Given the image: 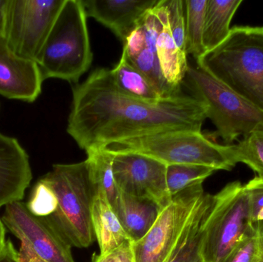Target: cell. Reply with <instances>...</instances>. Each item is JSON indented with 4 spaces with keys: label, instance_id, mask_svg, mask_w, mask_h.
<instances>
[{
    "label": "cell",
    "instance_id": "obj_3",
    "mask_svg": "<svg viewBox=\"0 0 263 262\" xmlns=\"http://www.w3.org/2000/svg\"><path fill=\"white\" fill-rule=\"evenodd\" d=\"M92 57L84 6L81 0H66L35 60L42 77L78 83Z\"/></svg>",
    "mask_w": 263,
    "mask_h": 262
},
{
    "label": "cell",
    "instance_id": "obj_36",
    "mask_svg": "<svg viewBox=\"0 0 263 262\" xmlns=\"http://www.w3.org/2000/svg\"><path fill=\"white\" fill-rule=\"evenodd\" d=\"M196 262H202V260H199V261H196Z\"/></svg>",
    "mask_w": 263,
    "mask_h": 262
},
{
    "label": "cell",
    "instance_id": "obj_21",
    "mask_svg": "<svg viewBox=\"0 0 263 262\" xmlns=\"http://www.w3.org/2000/svg\"><path fill=\"white\" fill-rule=\"evenodd\" d=\"M86 155L89 175L94 188L96 190L99 189L106 194L114 209L118 198L119 189L112 171V154L103 149L89 151Z\"/></svg>",
    "mask_w": 263,
    "mask_h": 262
},
{
    "label": "cell",
    "instance_id": "obj_19",
    "mask_svg": "<svg viewBox=\"0 0 263 262\" xmlns=\"http://www.w3.org/2000/svg\"><path fill=\"white\" fill-rule=\"evenodd\" d=\"M242 3V0H207L203 29L206 52L216 49L228 38L230 23Z\"/></svg>",
    "mask_w": 263,
    "mask_h": 262
},
{
    "label": "cell",
    "instance_id": "obj_25",
    "mask_svg": "<svg viewBox=\"0 0 263 262\" xmlns=\"http://www.w3.org/2000/svg\"><path fill=\"white\" fill-rule=\"evenodd\" d=\"M168 25L173 39L179 50L188 55L185 42V20L184 0H164Z\"/></svg>",
    "mask_w": 263,
    "mask_h": 262
},
{
    "label": "cell",
    "instance_id": "obj_5",
    "mask_svg": "<svg viewBox=\"0 0 263 262\" xmlns=\"http://www.w3.org/2000/svg\"><path fill=\"white\" fill-rule=\"evenodd\" d=\"M110 152H133L166 166L197 165L230 171L236 166L233 145L217 144L202 132L167 131L121 140L105 148Z\"/></svg>",
    "mask_w": 263,
    "mask_h": 262
},
{
    "label": "cell",
    "instance_id": "obj_30",
    "mask_svg": "<svg viewBox=\"0 0 263 262\" xmlns=\"http://www.w3.org/2000/svg\"><path fill=\"white\" fill-rule=\"evenodd\" d=\"M92 262H134L130 243H126L114 251L94 257Z\"/></svg>",
    "mask_w": 263,
    "mask_h": 262
},
{
    "label": "cell",
    "instance_id": "obj_16",
    "mask_svg": "<svg viewBox=\"0 0 263 262\" xmlns=\"http://www.w3.org/2000/svg\"><path fill=\"white\" fill-rule=\"evenodd\" d=\"M162 208L152 200L119 190L115 210L131 243L142 239L157 219Z\"/></svg>",
    "mask_w": 263,
    "mask_h": 262
},
{
    "label": "cell",
    "instance_id": "obj_24",
    "mask_svg": "<svg viewBox=\"0 0 263 262\" xmlns=\"http://www.w3.org/2000/svg\"><path fill=\"white\" fill-rule=\"evenodd\" d=\"M235 159L237 163L247 165L258 178L263 180V131L252 132L239 143L233 145Z\"/></svg>",
    "mask_w": 263,
    "mask_h": 262
},
{
    "label": "cell",
    "instance_id": "obj_35",
    "mask_svg": "<svg viewBox=\"0 0 263 262\" xmlns=\"http://www.w3.org/2000/svg\"><path fill=\"white\" fill-rule=\"evenodd\" d=\"M6 229L2 219H0V253L4 249L6 245Z\"/></svg>",
    "mask_w": 263,
    "mask_h": 262
},
{
    "label": "cell",
    "instance_id": "obj_32",
    "mask_svg": "<svg viewBox=\"0 0 263 262\" xmlns=\"http://www.w3.org/2000/svg\"><path fill=\"white\" fill-rule=\"evenodd\" d=\"M18 254L22 262H46L37 256L26 245L22 243Z\"/></svg>",
    "mask_w": 263,
    "mask_h": 262
},
{
    "label": "cell",
    "instance_id": "obj_27",
    "mask_svg": "<svg viewBox=\"0 0 263 262\" xmlns=\"http://www.w3.org/2000/svg\"><path fill=\"white\" fill-rule=\"evenodd\" d=\"M259 257V234L253 223L250 232L219 262H257Z\"/></svg>",
    "mask_w": 263,
    "mask_h": 262
},
{
    "label": "cell",
    "instance_id": "obj_28",
    "mask_svg": "<svg viewBox=\"0 0 263 262\" xmlns=\"http://www.w3.org/2000/svg\"><path fill=\"white\" fill-rule=\"evenodd\" d=\"M206 212L193 228L186 241L181 246L170 262H196L201 260L200 249L203 236L202 221Z\"/></svg>",
    "mask_w": 263,
    "mask_h": 262
},
{
    "label": "cell",
    "instance_id": "obj_9",
    "mask_svg": "<svg viewBox=\"0 0 263 262\" xmlns=\"http://www.w3.org/2000/svg\"><path fill=\"white\" fill-rule=\"evenodd\" d=\"M66 0H9L3 38L18 56L35 61Z\"/></svg>",
    "mask_w": 263,
    "mask_h": 262
},
{
    "label": "cell",
    "instance_id": "obj_13",
    "mask_svg": "<svg viewBox=\"0 0 263 262\" xmlns=\"http://www.w3.org/2000/svg\"><path fill=\"white\" fill-rule=\"evenodd\" d=\"M32 178L27 152L15 138L0 132V208L22 201Z\"/></svg>",
    "mask_w": 263,
    "mask_h": 262
},
{
    "label": "cell",
    "instance_id": "obj_29",
    "mask_svg": "<svg viewBox=\"0 0 263 262\" xmlns=\"http://www.w3.org/2000/svg\"><path fill=\"white\" fill-rule=\"evenodd\" d=\"M250 198L253 223L263 221V180L255 177L244 185Z\"/></svg>",
    "mask_w": 263,
    "mask_h": 262
},
{
    "label": "cell",
    "instance_id": "obj_14",
    "mask_svg": "<svg viewBox=\"0 0 263 262\" xmlns=\"http://www.w3.org/2000/svg\"><path fill=\"white\" fill-rule=\"evenodd\" d=\"M87 17L110 29L123 43L159 0H81Z\"/></svg>",
    "mask_w": 263,
    "mask_h": 262
},
{
    "label": "cell",
    "instance_id": "obj_17",
    "mask_svg": "<svg viewBox=\"0 0 263 262\" xmlns=\"http://www.w3.org/2000/svg\"><path fill=\"white\" fill-rule=\"evenodd\" d=\"M156 9L162 23V28L156 40V53L161 71L165 81L172 87L182 89L189 67L187 55L179 50L173 39L164 0H159Z\"/></svg>",
    "mask_w": 263,
    "mask_h": 262
},
{
    "label": "cell",
    "instance_id": "obj_2",
    "mask_svg": "<svg viewBox=\"0 0 263 262\" xmlns=\"http://www.w3.org/2000/svg\"><path fill=\"white\" fill-rule=\"evenodd\" d=\"M197 66L263 112V26H236Z\"/></svg>",
    "mask_w": 263,
    "mask_h": 262
},
{
    "label": "cell",
    "instance_id": "obj_26",
    "mask_svg": "<svg viewBox=\"0 0 263 262\" xmlns=\"http://www.w3.org/2000/svg\"><path fill=\"white\" fill-rule=\"evenodd\" d=\"M26 205L32 214L46 218L52 215L55 210L57 197L52 189L40 178L34 186L30 198Z\"/></svg>",
    "mask_w": 263,
    "mask_h": 262
},
{
    "label": "cell",
    "instance_id": "obj_7",
    "mask_svg": "<svg viewBox=\"0 0 263 262\" xmlns=\"http://www.w3.org/2000/svg\"><path fill=\"white\" fill-rule=\"evenodd\" d=\"M182 86L205 103L207 118L216 129L215 135L227 146L240 136L263 131V112L199 66H189Z\"/></svg>",
    "mask_w": 263,
    "mask_h": 262
},
{
    "label": "cell",
    "instance_id": "obj_15",
    "mask_svg": "<svg viewBox=\"0 0 263 262\" xmlns=\"http://www.w3.org/2000/svg\"><path fill=\"white\" fill-rule=\"evenodd\" d=\"M145 37V46L129 62L151 82L162 98H171L182 94V89L172 87L164 78L156 53V40L162 23L156 8L148 9L140 21Z\"/></svg>",
    "mask_w": 263,
    "mask_h": 262
},
{
    "label": "cell",
    "instance_id": "obj_11",
    "mask_svg": "<svg viewBox=\"0 0 263 262\" xmlns=\"http://www.w3.org/2000/svg\"><path fill=\"white\" fill-rule=\"evenodd\" d=\"M109 152L119 190L152 200L162 209L170 203L173 198L167 189L166 165L139 153Z\"/></svg>",
    "mask_w": 263,
    "mask_h": 262
},
{
    "label": "cell",
    "instance_id": "obj_31",
    "mask_svg": "<svg viewBox=\"0 0 263 262\" xmlns=\"http://www.w3.org/2000/svg\"><path fill=\"white\" fill-rule=\"evenodd\" d=\"M0 262H22L18 251L10 240H7L4 249L0 253Z\"/></svg>",
    "mask_w": 263,
    "mask_h": 262
},
{
    "label": "cell",
    "instance_id": "obj_10",
    "mask_svg": "<svg viewBox=\"0 0 263 262\" xmlns=\"http://www.w3.org/2000/svg\"><path fill=\"white\" fill-rule=\"evenodd\" d=\"M2 221L22 244L45 261L76 262L72 246L47 218L32 214L26 203L17 201L7 205Z\"/></svg>",
    "mask_w": 263,
    "mask_h": 262
},
{
    "label": "cell",
    "instance_id": "obj_12",
    "mask_svg": "<svg viewBox=\"0 0 263 262\" xmlns=\"http://www.w3.org/2000/svg\"><path fill=\"white\" fill-rule=\"evenodd\" d=\"M43 82L36 63L15 55L0 36V95L33 103L41 94Z\"/></svg>",
    "mask_w": 263,
    "mask_h": 262
},
{
    "label": "cell",
    "instance_id": "obj_34",
    "mask_svg": "<svg viewBox=\"0 0 263 262\" xmlns=\"http://www.w3.org/2000/svg\"><path fill=\"white\" fill-rule=\"evenodd\" d=\"M259 238V257L257 262H263V221L255 223Z\"/></svg>",
    "mask_w": 263,
    "mask_h": 262
},
{
    "label": "cell",
    "instance_id": "obj_8",
    "mask_svg": "<svg viewBox=\"0 0 263 262\" xmlns=\"http://www.w3.org/2000/svg\"><path fill=\"white\" fill-rule=\"evenodd\" d=\"M253 227L250 198L240 182L229 183L213 195L202 221L200 258L219 262Z\"/></svg>",
    "mask_w": 263,
    "mask_h": 262
},
{
    "label": "cell",
    "instance_id": "obj_22",
    "mask_svg": "<svg viewBox=\"0 0 263 262\" xmlns=\"http://www.w3.org/2000/svg\"><path fill=\"white\" fill-rule=\"evenodd\" d=\"M207 0H184L187 54L199 60L205 55L204 20Z\"/></svg>",
    "mask_w": 263,
    "mask_h": 262
},
{
    "label": "cell",
    "instance_id": "obj_18",
    "mask_svg": "<svg viewBox=\"0 0 263 262\" xmlns=\"http://www.w3.org/2000/svg\"><path fill=\"white\" fill-rule=\"evenodd\" d=\"M91 219L94 235L104 255L130 243L118 216L103 191L96 190L91 206Z\"/></svg>",
    "mask_w": 263,
    "mask_h": 262
},
{
    "label": "cell",
    "instance_id": "obj_4",
    "mask_svg": "<svg viewBox=\"0 0 263 262\" xmlns=\"http://www.w3.org/2000/svg\"><path fill=\"white\" fill-rule=\"evenodd\" d=\"M41 179L52 189L57 200L55 210L46 218L72 247H89L95 238L91 206L96 189L86 159L54 165Z\"/></svg>",
    "mask_w": 263,
    "mask_h": 262
},
{
    "label": "cell",
    "instance_id": "obj_23",
    "mask_svg": "<svg viewBox=\"0 0 263 262\" xmlns=\"http://www.w3.org/2000/svg\"><path fill=\"white\" fill-rule=\"evenodd\" d=\"M216 170L197 165H170L166 168V186L170 196L190 188L202 186Z\"/></svg>",
    "mask_w": 263,
    "mask_h": 262
},
{
    "label": "cell",
    "instance_id": "obj_6",
    "mask_svg": "<svg viewBox=\"0 0 263 262\" xmlns=\"http://www.w3.org/2000/svg\"><path fill=\"white\" fill-rule=\"evenodd\" d=\"M212 198L202 185L173 197L146 235L130 243L134 262H170L205 215Z\"/></svg>",
    "mask_w": 263,
    "mask_h": 262
},
{
    "label": "cell",
    "instance_id": "obj_20",
    "mask_svg": "<svg viewBox=\"0 0 263 262\" xmlns=\"http://www.w3.org/2000/svg\"><path fill=\"white\" fill-rule=\"evenodd\" d=\"M110 72L116 86L123 93L152 103L163 99L151 82L132 64L123 52L118 64Z\"/></svg>",
    "mask_w": 263,
    "mask_h": 262
},
{
    "label": "cell",
    "instance_id": "obj_33",
    "mask_svg": "<svg viewBox=\"0 0 263 262\" xmlns=\"http://www.w3.org/2000/svg\"><path fill=\"white\" fill-rule=\"evenodd\" d=\"M9 0H0V36L3 37L6 23V9Z\"/></svg>",
    "mask_w": 263,
    "mask_h": 262
},
{
    "label": "cell",
    "instance_id": "obj_1",
    "mask_svg": "<svg viewBox=\"0 0 263 262\" xmlns=\"http://www.w3.org/2000/svg\"><path fill=\"white\" fill-rule=\"evenodd\" d=\"M207 107L182 93L160 101H144L123 93L109 69L100 68L72 88L67 132L86 152L117 142L167 131L201 132Z\"/></svg>",
    "mask_w": 263,
    "mask_h": 262
}]
</instances>
